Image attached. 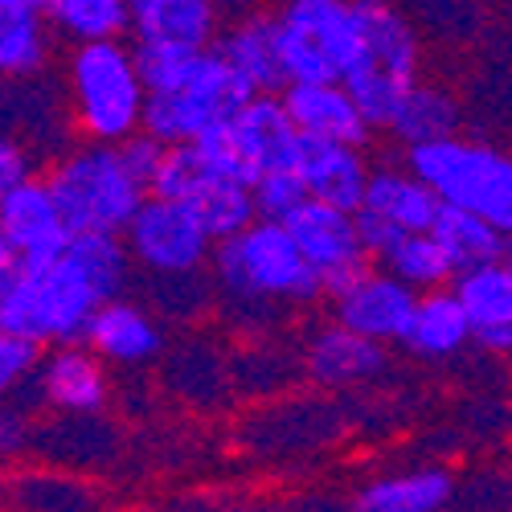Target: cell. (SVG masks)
Here are the masks:
<instances>
[{
  "mask_svg": "<svg viewBox=\"0 0 512 512\" xmlns=\"http://www.w3.org/2000/svg\"><path fill=\"white\" fill-rule=\"evenodd\" d=\"M459 127V107L447 91L439 87H422V82H414V87L402 95V103L394 107L386 132L414 148V144H431V140H443V136H455Z\"/></svg>",
  "mask_w": 512,
  "mask_h": 512,
  "instance_id": "83f0119b",
  "label": "cell"
},
{
  "mask_svg": "<svg viewBox=\"0 0 512 512\" xmlns=\"http://www.w3.org/2000/svg\"><path fill=\"white\" fill-rule=\"evenodd\" d=\"M279 99L304 140H336L361 148L373 132L353 95L345 91V82H287Z\"/></svg>",
  "mask_w": 512,
  "mask_h": 512,
  "instance_id": "9a60e30c",
  "label": "cell"
},
{
  "mask_svg": "<svg viewBox=\"0 0 512 512\" xmlns=\"http://www.w3.org/2000/svg\"><path fill=\"white\" fill-rule=\"evenodd\" d=\"M213 50L226 58V66L246 82L254 95H279L287 87L279 41H275V17L271 13H246L238 17L222 37H213Z\"/></svg>",
  "mask_w": 512,
  "mask_h": 512,
  "instance_id": "d6986e66",
  "label": "cell"
},
{
  "mask_svg": "<svg viewBox=\"0 0 512 512\" xmlns=\"http://www.w3.org/2000/svg\"><path fill=\"white\" fill-rule=\"evenodd\" d=\"M353 9L357 50L340 82L369 119V127H386L402 95L418 82V41L390 0H353Z\"/></svg>",
  "mask_w": 512,
  "mask_h": 512,
  "instance_id": "5b68a950",
  "label": "cell"
},
{
  "mask_svg": "<svg viewBox=\"0 0 512 512\" xmlns=\"http://www.w3.org/2000/svg\"><path fill=\"white\" fill-rule=\"evenodd\" d=\"M431 234L443 242V250L451 254V263L459 271H472V267H484L492 259H500L504 254V234L476 218V213H467L459 205H443L439 201V213H435V222H431Z\"/></svg>",
  "mask_w": 512,
  "mask_h": 512,
  "instance_id": "f1b7e54d",
  "label": "cell"
},
{
  "mask_svg": "<svg viewBox=\"0 0 512 512\" xmlns=\"http://www.w3.org/2000/svg\"><path fill=\"white\" fill-rule=\"evenodd\" d=\"M152 193L193 209L197 222L209 230L213 242L238 234L242 226H250L254 218H259V213H254L250 185L222 173L218 164H209L197 144L164 148V156L156 164V177H152Z\"/></svg>",
  "mask_w": 512,
  "mask_h": 512,
  "instance_id": "30bf717a",
  "label": "cell"
},
{
  "mask_svg": "<svg viewBox=\"0 0 512 512\" xmlns=\"http://www.w3.org/2000/svg\"><path fill=\"white\" fill-rule=\"evenodd\" d=\"M37 394L41 402H50L54 410L66 414H95L107 402V373L103 361L74 340V345H54L50 357H41L37 369Z\"/></svg>",
  "mask_w": 512,
  "mask_h": 512,
  "instance_id": "e0dca14e",
  "label": "cell"
},
{
  "mask_svg": "<svg viewBox=\"0 0 512 512\" xmlns=\"http://www.w3.org/2000/svg\"><path fill=\"white\" fill-rule=\"evenodd\" d=\"M357 209H369L373 218L394 226L398 234H414V230H431L435 213H439V197L410 164L406 168H373Z\"/></svg>",
  "mask_w": 512,
  "mask_h": 512,
  "instance_id": "44dd1931",
  "label": "cell"
},
{
  "mask_svg": "<svg viewBox=\"0 0 512 512\" xmlns=\"http://www.w3.org/2000/svg\"><path fill=\"white\" fill-rule=\"evenodd\" d=\"M209 164H218L222 173L254 185L267 173H291L300 164L304 136L291 123L287 107L279 95H250L230 123L213 127L209 136L197 140Z\"/></svg>",
  "mask_w": 512,
  "mask_h": 512,
  "instance_id": "ba28073f",
  "label": "cell"
},
{
  "mask_svg": "<svg viewBox=\"0 0 512 512\" xmlns=\"http://www.w3.org/2000/svg\"><path fill=\"white\" fill-rule=\"evenodd\" d=\"M25 177H33V164H29V152L9 140V136H0V197L13 193Z\"/></svg>",
  "mask_w": 512,
  "mask_h": 512,
  "instance_id": "836d02e7",
  "label": "cell"
},
{
  "mask_svg": "<svg viewBox=\"0 0 512 512\" xmlns=\"http://www.w3.org/2000/svg\"><path fill=\"white\" fill-rule=\"evenodd\" d=\"M25 5H37V9H41V5H46V0H25ZM41 13H46V9H41Z\"/></svg>",
  "mask_w": 512,
  "mask_h": 512,
  "instance_id": "74e56055",
  "label": "cell"
},
{
  "mask_svg": "<svg viewBox=\"0 0 512 512\" xmlns=\"http://www.w3.org/2000/svg\"><path fill=\"white\" fill-rule=\"evenodd\" d=\"M148 87L123 37L78 41L70 50V107L78 132L95 144H123L144 123Z\"/></svg>",
  "mask_w": 512,
  "mask_h": 512,
  "instance_id": "277c9868",
  "label": "cell"
},
{
  "mask_svg": "<svg viewBox=\"0 0 512 512\" xmlns=\"http://www.w3.org/2000/svg\"><path fill=\"white\" fill-rule=\"evenodd\" d=\"M390 275H398L406 287L414 291H439L451 287L459 267L451 263V254L443 250V242L431 230H414V234H398L386 254L377 259Z\"/></svg>",
  "mask_w": 512,
  "mask_h": 512,
  "instance_id": "4316f807",
  "label": "cell"
},
{
  "mask_svg": "<svg viewBox=\"0 0 512 512\" xmlns=\"http://www.w3.org/2000/svg\"><path fill=\"white\" fill-rule=\"evenodd\" d=\"M132 254L119 234H70L50 259L21 263V275L0 295V328L33 340L37 349L74 345L91 316L123 295Z\"/></svg>",
  "mask_w": 512,
  "mask_h": 512,
  "instance_id": "6da1fadb",
  "label": "cell"
},
{
  "mask_svg": "<svg viewBox=\"0 0 512 512\" xmlns=\"http://www.w3.org/2000/svg\"><path fill=\"white\" fill-rule=\"evenodd\" d=\"M50 62V21L37 5L0 0V78H29Z\"/></svg>",
  "mask_w": 512,
  "mask_h": 512,
  "instance_id": "484cf974",
  "label": "cell"
},
{
  "mask_svg": "<svg viewBox=\"0 0 512 512\" xmlns=\"http://www.w3.org/2000/svg\"><path fill=\"white\" fill-rule=\"evenodd\" d=\"M250 193H254V213L267 218V222H283L295 205L308 201V189H304V181H300L295 168H291V173H267V177H259V181L250 185Z\"/></svg>",
  "mask_w": 512,
  "mask_h": 512,
  "instance_id": "4dcf8cb0",
  "label": "cell"
},
{
  "mask_svg": "<svg viewBox=\"0 0 512 512\" xmlns=\"http://www.w3.org/2000/svg\"><path fill=\"white\" fill-rule=\"evenodd\" d=\"M467 340H472V324H467V312L459 304L455 287L418 291L402 349H410L414 357H426V361H443V357H455L459 349H467Z\"/></svg>",
  "mask_w": 512,
  "mask_h": 512,
  "instance_id": "603a6c76",
  "label": "cell"
},
{
  "mask_svg": "<svg viewBox=\"0 0 512 512\" xmlns=\"http://www.w3.org/2000/svg\"><path fill=\"white\" fill-rule=\"evenodd\" d=\"M119 238L127 254H132V263L160 279L197 275L213 254V238L197 222V213L160 193H148L140 201V209L132 213V222L123 226Z\"/></svg>",
  "mask_w": 512,
  "mask_h": 512,
  "instance_id": "8fae6325",
  "label": "cell"
},
{
  "mask_svg": "<svg viewBox=\"0 0 512 512\" xmlns=\"http://www.w3.org/2000/svg\"><path fill=\"white\" fill-rule=\"evenodd\" d=\"M451 287L467 312L476 345L488 353L512 357V263L492 259L484 267L459 271Z\"/></svg>",
  "mask_w": 512,
  "mask_h": 512,
  "instance_id": "2e32d148",
  "label": "cell"
},
{
  "mask_svg": "<svg viewBox=\"0 0 512 512\" xmlns=\"http://www.w3.org/2000/svg\"><path fill=\"white\" fill-rule=\"evenodd\" d=\"M29 439V422L21 410H0V455L21 451Z\"/></svg>",
  "mask_w": 512,
  "mask_h": 512,
  "instance_id": "e575fe53",
  "label": "cell"
},
{
  "mask_svg": "<svg viewBox=\"0 0 512 512\" xmlns=\"http://www.w3.org/2000/svg\"><path fill=\"white\" fill-rule=\"evenodd\" d=\"M304 189L312 201L336 205L357 213L361 197H365V181H369V160L361 156L357 144H336V140H304L300 148V164H295Z\"/></svg>",
  "mask_w": 512,
  "mask_h": 512,
  "instance_id": "ac0fdd59",
  "label": "cell"
},
{
  "mask_svg": "<svg viewBox=\"0 0 512 512\" xmlns=\"http://www.w3.org/2000/svg\"><path fill=\"white\" fill-rule=\"evenodd\" d=\"M328 300H332V320L336 324H345V328L377 340V345H402L418 291L406 287L386 267L369 263L353 283H345L336 295H328Z\"/></svg>",
  "mask_w": 512,
  "mask_h": 512,
  "instance_id": "4fadbf2b",
  "label": "cell"
},
{
  "mask_svg": "<svg viewBox=\"0 0 512 512\" xmlns=\"http://www.w3.org/2000/svg\"><path fill=\"white\" fill-rule=\"evenodd\" d=\"M406 164L435 189L443 205L476 213V218L492 222L504 238H512V156L488 144L443 136L431 144L406 148Z\"/></svg>",
  "mask_w": 512,
  "mask_h": 512,
  "instance_id": "52a82bcc",
  "label": "cell"
},
{
  "mask_svg": "<svg viewBox=\"0 0 512 512\" xmlns=\"http://www.w3.org/2000/svg\"><path fill=\"white\" fill-rule=\"evenodd\" d=\"M254 91L226 66V58L205 46L181 58V66L148 87L144 99V132L160 140L164 148L173 144H197L213 127L234 119V111Z\"/></svg>",
  "mask_w": 512,
  "mask_h": 512,
  "instance_id": "3957f363",
  "label": "cell"
},
{
  "mask_svg": "<svg viewBox=\"0 0 512 512\" xmlns=\"http://www.w3.org/2000/svg\"><path fill=\"white\" fill-rule=\"evenodd\" d=\"M271 17L287 82H340L357 50L353 0H283Z\"/></svg>",
  "mask_w": 512,
  "mask_h": 512,
  "instance_id": "9c48e42d",
  "label": "cell"
},
{
  "mask_svg": "<svg viewBox=\"0 0 512 512\" xmlns=\"http://www.w3.org/2000/svg\"><path fill=\"white\" fill-rule=\"evenodd\" d=\"M455 492V480L443 467H422V472H402L373 480L357 492L349 512H443Z\"/></svg>",
  "mask_w": 512,
  "mask_h": 512,
  "instance_id": "d4e9b609",
  "label": "cell"
},
{
  "mask_svg": "<svg viewBox=\"0 0 512 512\" xmlns=\"http://www.w3.org/2000/svg\"><path fill=\"white\" fill-rule=\"evenodd\" d=\"M17 275H21V254L13 250V242L5 238V230H0V295L13 287Z\"/></svg>",
  "mask_w": 512,
  "mask_h": 512,
  "instance_id": "d590c367",
  "label": "cell"
},
{
  "mask_svg": "<svg viewBox=\"0 0 512 512\" xmlns=\"http://www.w3.org/2000/svg\"><path fill=\"white\" fill-rule=\"evenodd\" d=\"M70 234H123L140 201L152 193L132 173L119 144H87L66 152L46 177Z\"/></svg>",
  "mask_w": 512,
  "mask_h": 512,
  "instance_id": "8992f818",
  "label": "cell"
},
{
  "mask_svg": "<svg viewBox=\"0 0 512 512\" xmlns=\"http://www.w3.org/2000/svg\"><path fill=\"white\" fill-rule=\"evenodd\" d=\"M46 21L62 37L78 41H103V37H123L132 29V9L127 0H46Z\"/></svg>",
  "mask_w": 512,
  "mask_h": 512,
  "instance_id": "f546056e",
  "label": "cell"
},
{
  "mask_svg": "<svg viewBox=\"0 0 512 512\" xmlns=\"http://www.w3.org/2000/svg\"><path fill=\"white\" fill-rule=\"evenodd\" d=\"M148 5H156V0H127V9H132V17H136V13H144Z\"/></svg>",
  "mask_w": 512,
  "mask_h": 512,
  "instance_id": "8d00e7d4",
  "label": "cell"
},
{
  "mask_svg": "<svg viewBox=\"0 0 512 512\" xmlns=\"http://www.w3.org/2000/svg\"><path fill=\"white\" fill-rule=\"evenodd\" d=\"M381 369H386V345L336 320L308 340V373L320 386H361Z\"/></svg>",
  "mask_w": 512,
  "mask_h": 512,
  "instance_id": "7402d4cb",
  "label": "cell"
},
{
  "mask_svg": "<svg viewBox=\"0 0 512 512\" xmlns=\"http://www.w3.org/2000/svg\"><path fill=\"white\" fill-rule=\"evenodd\" d=\"M132 33L136 41L205 50L218 37V0H156L132 17Z\"/></svg>",
  "mask_w": 512,
  "mask_h": 512,
  "instance_id": "cb8c5ba5",
  "label": "cell"
},
{
  "mask_svg": "<svg viewBox=\"0 0 512 512\" xmlns=\"http://www.w3.org/2000/svg\"><path fill=\"white\" fill-rule=\"evenodd\" d=\"M213 275L234 304L267 308V304H312L320 300V279L291 242L283 222L254 218L238 234L213 242Z\"/></svg>",
  "mask_w": 512,
  "mask_h": 512,
  "instance_id": "7a4b0ae2",
  "label": "cell"
},
{
  "mask_svg": "<svg viewBox=\"0 0 512 512\" xmlns=\"http://www.w3.org/2000/svg\"><path fill=\"white\" fill-rule=\"evenodd\" d=\"M0 230L21 254V263L50 259L70 242V226L46 185V177H25L13 193L0 197Z\"/></svg>",
  "mask_w": 512,
  "mask_h": 512,
  "instance_id": "5bb4252c",
  "label": "cell"
},
{
  "mask_svg": "<svg viewBox=\"0 0 512 512\" xmlns=\"http://www.w3.org/2000/svg\"><path fill=\"white\" fill-rule=\"evenodd\" d=\"M82 345L111 365H144L160 353V328L140 304H127L115 295V300H107L91 316L87 332H82Z\"/></svg>",
  "mask_w": 512,
  "mask_h": 512,
  "instance_id": "ffe728a7",
  "label": "cell"
},
{
  "mask_svg": "<svg viewBox=\"0 0 512 512\" xmlns=\"http://www.w3.org/2000/svg\"><path fill=\"white\" fill-rule=\"evenodd\" d=\"M119 152H123L127 164H132V173H136L140 181H148V189H152V177H156V164H160V156H164V144L152 140L144 127H140L136 136H127V140L119 144Z\"/></svg>",
  "mask_w": 512,
  "mask_h": 512,
  "instance_id": "d6a6232c",
  "label": "cell"
},
{
  "mask_svg": "<svg viewBox=\"0 0 512 512\" xmlns=\"http://www.w3.org/2000/svg\"><path fill=\"white\" fill-rule=\"evenodd\" d=\"M37 361H41V349L33 345V340L0 328V398L13 394L17 386H25V381L33 377V369H37Z\"/></svg>",
  "mask_w": 512,
  "mask_h": 512,
  "instance_id": "1f68e13d",
  "label": "cell"
},
{
  "mask_svg": "<svg viewBox=\"0 0 512 512\" xmlns=\"http://www.w3.org/2000/svg\"><path fill=\"white\" fill-rule=\"evenodd\" d=\"M283 226L308 259V267L316 271L324 295H336L340 287L353 283L373 263L369 250L361 246V234H357V222H353L349 209H336V205L308 197L304 205H295L287 213Z\"/></svg>",
  "mask_w": 512,
  "mask_h": 512,
  "instance_id": "7c38bea8",
  "label": "cell"
}]
</instances>
